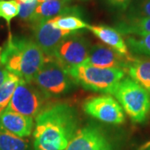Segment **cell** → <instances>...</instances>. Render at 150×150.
<instances>
[{
	"label": "cell",
	"instance_id": "6da1fadb",
	"mask_svg": "<svg viewBox=\"0 0 150 150\" xmlns=\"http://www.w3.org/2000/svg\"><path fill=\"white\" fill-rule=\"evenodd\" d=\"M78 112L66 103L46 108L35 118V150H64L79 129Z\"/></svg>",
	"mask_w": 150,
	"mask_h": 150
},
{
	"label": "cell",
	"instance_id": "7a4b0ae2",
	"mask_svg": "<svg viewBox=\"0 0 150 150\" xmlns=\"http://www.w3.org/2000/svg\"><path fill=\"white\" fill-rule=\"evenodd\" d=\"M1 64L8 72L32 83L43 66L45 55L35 41L25 37H9L0 48Z\"/></svg>",
	"mask_w": 150,
	"mask_h": 150
},
{
	"label": "cell",
	"instance_id": "3957f363",
	"mask_svg": "<svg viewBox=\"0 0 150 150\" xmlns=\"http://www.w3.org/2000/svg\"><path fill=\"white\" fill-rule=\"evenodd\" d=\"M73 80L88 90L112 94L118 84L125 78L123 69H103L87 64L68 70Z\"/></svg>",
	"mask_w": 150,
	"mask_h": 150
},
{
	"label": "cell",
	"instance_id": "277c9868",
	"mask_svg": "<svg viewBox=\"0 0 150 150\" xmlns=\"http://www.w3.org/2000/svg\"><path fill=\"white\" fill-rule=\"evenodd\" d=\"M115 97L131 120L144 123L150 114V94L130 77H125L113 92Z\"/></svg>",
	"mask_w": 150,
	"mask_h": 150
},
{
	"label": "cell",
	"instance_id": "5b68a950",
	"mask_svg": "<svg viewBox=\"0 0 150 150\" xmlns=\"http://www.w3.org/2000/svg\"><path fill=\"white\" fill-rule=\"evenodd\" d=\"M32 83L49 98L67 93L74 82L62 65L51 57H45L43 66Z\"/></svg>",
	"mask_w": 150,
	"mask_h": 150
},
{
	"label": "cell",
	"instance_id": "8992f818",
	"mask_svg": "<svg viewBox=\"0 0 150 150\" xmlns=\"http://www.w3.org/2000/svg\"><path fill=\"white\" fill-rule=\"evenodd\" d=\"M48 98L33 83L20 79L8 108L34 119L46 108L45 105Z\"/></svg>",
	"mask_w": 150,
	"mask_h": 150
},
{
	"label": "cell",
	"instance_id": "52a82bcc",
	"mask_svg": "<svg viewBox=\"0 0 150 150\" xmlns=\"http://www.w3.org/2000/svg\"><path fill=\"white\" fill-rule=\"evenodd\" d=\"M90 43L86 38L74 33L58 44L51 58L68 70L84 64L88 59Z\"/></svg>",
	"mask_w": 150,
	"mask_h": 150
},
{
	"label": "cell",
	"instance_id": "ba28073f",
	"mask_svg": "<svg viewBox=\"0 0 150 150\" xmlns=\"http://www.w3.org/2000/svg\"><path fill=\"white\" fill-rule=\"evenodd\" d=\"M86 114L108 124H122L125 121V113L117 99L109 94L88 98L83 103Z\"/></svg>",
	"mask_w": 150,
	"mask_h": 150
},
{
	"label": "cell",
	"instance_id": "9c48e42d",
	"mask_svg": "<svg viewBox=\"0 0 150 150\" xmlns=\"http://www.w3.org/2000/svg\"><path fill=\"white\" fill-rule=\"evenodd\" d=\"M64 150H114V148L102 129L87 125L76 131Z\"/></svg>",
	"mask_w": 150,
	"mask_h": 150
},
{
	"label": "cell",
	"instance_id": "30bf717a",
	"mask_svg": "<svg viewBox=\"0 0 150 150\" xmlns=\"http://www.w3.org/2000/svg\"><path fill=\"white\" fill-rule=\"evenodd\" d=\"M31 27L33 40L42 49L45 57H52L58 44L65 37L74 33L55 27L50 20L38 23Z\"/></svg>",
	"mask_w": 150,
	"mask_h": 150
},
{
	"label": "cell",
	"instance_id": "8fae6325",
	"mask_svg": "<svg viewBox=\"0 0 150 150\" xmlns=\"http://www.w3.org/2000/svg\"><path fill=\"white\" fill-rule=\"evenodd\" d=\"M72 1L52 0L38 4L28 23L33 26L63 14H78L83 16V10L79 6L72 5Z\"/></svg>",
	"mask_w": 150,
	"mask_h": 150
},
{
	"label": "cell",
	"instance_id": "7c38bea8",
	"mask_svg": "<svg viewBox=\"0 0 150 150\" xmlns=\"http://www.w3.org/2000/svg\"><path fill=\"white\" fill-rule=\"evenodd\" d=\"M129 61L103 43H95L90 47L84 64L103 69H123L126 70Z\"/></svg>",
	"mask_w": 150,
	"mask_h": 150
},
{
	"label": "cell",
	"instance_id": "4fadbf2b",
	"mask_svg": "<svg viewBox=\"0 0 150 150\" xmlns=\"http://www.w3.org/2000/svg\"><path fill=\"white\" fill-rule=\"evenodd\" d=\"M86 28L90 30L98 38H99L102 41L103 44L113 49L115 52L124 57L129 62L134 59L129 51L125 39L123 38V34L117 28L103 24H88Z\"/></svg>",
	"mask_w": 150,
	"mask_h": 150
},
{
	"label": "cell",
	"instance_id": "5bb4252c",
	"mask_svg": "<svg viewBox=\"0 0 150 150\" xmlns=\"http://www.w3.org/2000/svg\"><path fill=\"white\" fill-rule=\"evenodd\" d=\"M0 126L7 131L21 138H26L32 134L33 118L24 116L7 107L0 114Z\"/></svg>",
	"mask_w": 150,
	"mask_h": 150
},
{
	"label": "cell",
	"instance_id": "9a60e30c",
	"mask_svg": "<svg viewBox=\"0 0 150 150\" xmlns=\"http://www.w3.org/2000/svg\"><path fill=\"white\" fill-rule=\"evenodd\" d=\"M126 73L150 94V59L134 58L127 66Z\"/></svg>",
	"mask_w": 150,
	"mask_h": 150
},
{
	"label": "cell",
	"instance_id": "2e32d148",
	"mask_svg": "<svg viewBox=\"0 0 150 150\" xmlns=\"http://www.w3.org/2000/svg\"><path fill=\"white\" fill-rule=\"evenodd\" d=\"M123 35L150 33V18H137L124 15L115 24Z\"/></svg>",
	"mask_w": 150,
	"mask_h": 150
},
{
	"label": "cell",
	"instance_id": "e0dca14e",
	"mask_svg": "<svg viewBox=\"0 0 150 150\" xmlns=\"http://www.w3.org/2000/svg\"><path fill=\"white\" fill-rule=\"evenodd\" d=\"M83 16L78 14H63L49 19L55 27L69 33L86 28L88 23L83 19Z\"/></svg>",
	"mask_w": 150,
	"mask_h": 150
},
{
	"label": "cell",
	"instance_id": "ac0fdd59",
	"mask_svg": "<svg viewBox=\"0 0 150 150\" xmlns=\"http://www.w3.org/2000/svg\"><path fill=\"white\" fill-rule=\"evenodd\" d=\"M125 41L130 52L150 57V33L128 35Z\"/></svg>",
	"mask_w": 150,
	"mask_h": 150
},
{
	"label": "cell",
	"instance_id": "d6986e66",
	"mask_svg": "<svg viewBox=\"0 0 150 150\" xmlns=\"http://www.w3.org/2000/svg\"><path fill=\"white\" fill-rule=\"evenodd\" d=\"M28 143L0 126V150H28Z\"/></svg>",
	"mask_w": 150,
	"mask_h": 150
},
{
	"label": "cell",
	"instance_id": "ffe728a7",
	"mask_svg": "<svg viewBox=\"0 0 150 150\" xmlns=\"http://www.w3.org/2000/svg\"><path fill=\"white\" fill-rule=\"evenodd\" d=\"M20 79H21L18 76L9 72L8 79L0 86V114L8 106V103Z\"/></svg>",
	"mask_w": 150,
	"mask_h": 150
},
{
	"label": "cell",
	"instance_id": "44dd1931",
	"mask_svg": "<svg viewBox=\"0 0 150 150\" xmlns=\"http://www.w3.org/2000/svg\"><path fill=\"white\" fill-rule=\"evenodd\" d=\"M19 2L18 0H0V18L7 23L8 28L13 18L18 15Z\"/></svg>",
	"mask_w": 150,
	"mask_h": 150
},
{
	"label": "cell",
	"instance_id": "7402d4cb",
	"mask_svg": "<svg viewBox=\"0 0 150 150\" xmlns=\"http://www.w3.org/2000/svg\"><path fill=\"white\" fill-rule=\"evenodd\" d=\"M125 15L137 18H150V0H134L126 11Z\"/></svg>",
	"mask_w": 150,
	"mask_h": 150
},
{
	"label": "cell",
	"instance_id": "603a6c76",
	"mask_svg": "<svg viewBox=\"0 0 150 150\" xmlns=\"http://www.w3.org/2000/svg\"><path fill=\"white\" fill-rule=\"evenodd\" d=\"M38 4V0H31L27 3L19 2V13H18L19 18L23 21L29 23Z\"/></svg>",
	"mask_w": 150,
	"mask_h": 150
},
{
	"label": "cell",
	"instance_id": "cb8c5ba5",
	"mask_svg": "<svg viewBox=\"0 0 150 150\" xmlns=\"http://www.w3.org/2000/svg\"><path fill=\"white\" fill-rule=\"evenodd\" d=\"M110 8L119 12H126L134 0H104Z\"/></svg>",
	"mask_w": 150,
	"mask_h": 150
},
{
	"label": "cell",
	"instance_id": "d4e9b609",
	"mask_svg": "<svg viewBox=\"0 0 150 150\" xmlns=\"http://www.w3.org/2000/svg\"><path fill=\"white\" fill-rule=\"evenodd\" d=\"M8 74H9V72L4 67V65L1 64V61H0V86L2 85L8 79Z\"/></svg>",
	"mask_w": 150,
	"mask_h": 150
},
{
	"label": "cell",
	"instance_id": "484cf974",
	"mask_svg": "<svg viewBox=\"0 0 150 150\" xmlns=\"http://www.w3.org/2000/svg\"><path fill=\"white\" fill-rule=\"evenodd\" d=\"M138 150H150V141L145 143L144 144H143L141 147L139 148Z\"/></svg>",
	"mask_w": 150,
	"mask_h": 150
},
{
	"label": "cell",
	"instance_id": "4316f807",
	"mask_svg": "<svg viewBox=\"0 0 150 150\" xmlns=\"http://www.w3.org/2000/svg\"><path fill=\"white\" fill-rule=\"evenodd\" d=\"M48 1H52V0H38V3L40 4V3H43V2H48Z\"/></svg>",
	"mask_w": 150,
	"mask_h": 150
},
{
	"label": "cell",
	"instance_id": "83f0119b",
	"mask_svg": "<svg viewBox=\"0 0 150 150\" xmlns=\"http://www.w3.org/2000/svg\"><path fill=\"white\" fill-rule=\"evenodd\" d=\"M19 2H22V3H27V2H29L31 0H18Z\"/></svg>",
	"mask_w": 150,
	"mask_h": 150
},
{
	"label": "cell",
	"instance_id": "f1b7e54d",
	"mask_svg": "<svg viewBox=\"0 0 150 150\" xmlns=\"http://www.w3.org/2000/svg\"><path fill=\"white\" fill-rule=\"evenodd\" d=\"M82 1H86V0H82Z\"/></svg>",
	"mask_w": 150,
	"mask_h": 150
}]
</instances>
